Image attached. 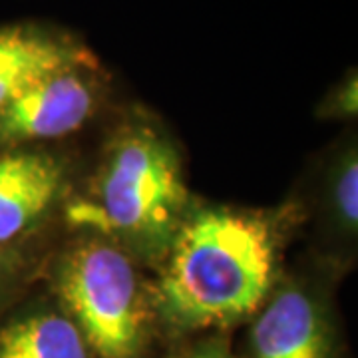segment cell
Returning <instances> with one entry per match:
<instances>
[{"mask_svg":"<svg viewBox=\"0 0 358 358\" xmlns=\"http://www.w3.org/2000/svg\"><path fill=\"white\" fill-rule=\"evenodd\" d=\"M4 275V257H2V249H0V279Z\"/></svg>","mask_w":358,"mask_h":358,"instance_id":"12","label":"cell"},{"mask_svg":"<svg viewBox=\"0 0 358 358\" xmlns=\"http://www.w3.org/2000/svg\"><path fill=\"white\" fill-rule=\"evenodd\" d=\"M94 68V58L64 66L20 92L0 110V143L20 145L78 131L100 100Z\"/></svg>","mask_w":358,"mask_h":358,"instance_id":"4","label":"cell"},{"mask_svg":"<svg viewBox=\"0 0 358 358\" xmlns=\"http://www.w3.org/2000/svg\"><path fill=\"white\" fill-rule=\"evenodd\" d=\"M58 294L92 357L152 358L157 333L152 294L122 249L98 239L72 247L58 268Z\"/></svg>","mask_w":358,"mask_h":358,"instance_id":"3","label":"cell"},{"mask_svg":"<svg viewBox=\"0 0 358 358\" xmlns=\"http://www.w3.org/2000/svg\"><path fill=\"white\" fill-rule=\"evenodd\" d=\"M169 358H241L233 346L219 334L195 338L189 345L181 346Z\"/></svg>","mask_w":358,"mask_h":358,"instance_id":"10","label":"cell"},{"mask_svg":"<svg viewBox=\"0 0 358 358\" xmlns=\"http://www.w3.org/2000/svg\"><path fill=\"white\" fill-rule=\"evenodd\" d=\"M187 189L176 148L150 126H126L103 157L88 197L70 205L76 225L141 243L169 241L185 217Z\"/></svg>","mask_w":358,"mask_h":358,"instance_id":"2","label":"cell"},{"mask_svg":"<svg viewBox=\"0 0 358 358\" xmlns=\"http://www.w3.org/2000/svg\"><path fill=\"white\" fill-rule=\"evenodd\" d=\"M277 257L279 237L267 215L229 207L185 215L150 293L157 327L193 336L253 319L268 299Z\"/></svg>","mask_w":358,"mask_h":358,"instance_id":"1","label":"cell"},{"mask_svg":"<svg viewBox=\"0 0 358 358\" xmlns=\"http://www.w3.org/2000/svg\"><path fill=\"white\" fill-rule=\"evenodd\" d=\"M334 114H357V78H346L345 82L334 90Z\"/></svg>","mask_w":358,"mask_h":358,"instance_id":"11","label":"cell"},{"mask_svg":"<svg viewBox=\"0 0 358 358\" xmlns=\"http://www.w3.org/2000/svg\"><path fill=\"white\" fill-rule=\"evenodd\" d=\"M343 358L333 320L313 294L282 289L255 313L247 357Z\"/></svg>","mask_w":358,"mask_h":358,"instance_id":"5","label":"cell"},{"mask_svg":"<svg viewBox=\"0 0 358 358\" xmlns=\"http://www.w3.org/2000/svg\"><path fill=\"white\" fill-rule=\"evenodd\" d=\"M0 358H94L62 308H34L0 322Z\"/></svg>","mask_w":358,"mask_h":358,"instance_id":"8","label":"cell"},{"mask_svg":"<svg viewBox=\"0 0 358 358\" xmlns=\"http://www.w3.org/2000/svg\"><path fill=\"white\" fill-rule=\"evenodd\" d=\"M357 181L358 166L355 154L348 155L345 164L341 166L334 181V199H336V213L341 221L346 225V229H357L358 203H357Z\"/></svg>","mask_w":358,"mask_h":358,"instance_id":"9","label":"cell"},{"mask_svg":"<svg viewBox=\"0 0 358 358\" xmlns=\"http://www.w3.org/2000/svg\"><path fill=\"white\" fill-rule=\"evenodd\" d=\"M90 58L86 48L48 28H0V110L40 78Z\"/></svg>","mask_w":358,"mask_h":358,"instance_id":"7","label":"cell"},{"mask_svg":"<svg viewBox=\"0 0 358 358\" xmlns=\"http://www.w3.org/2000/svg\"><path fill=\"white\" fill-rule=\"evenodd\" d=\"M64 167L40 152L0 154V247L36 227L64 192Z\"/></svg>","mask_w":358,"mask_h":358,"instance_id":"6","label":"cell"}]
</instances>
